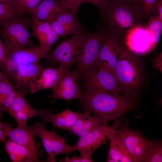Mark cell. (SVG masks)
<instances>
[{
    "label": "cell",
    "instance_id": "6da1fadb",
    "mask_svg": "<svg viewBox=\"0 0 162 162\" xmlns=\"http://www.w3.org/2000/svg\"><path fill=\"white\" fill-rule=\"evenodd\" d=\"M80 104L84 110L93 112L104 124L114 120L134 105V96L116 94L99 90L81 91Z\"/></svg>",
    "mask_w": 162,
    "mask_h": 162
},
{
    "label": "cell",
    "instance_id": "7a4b0ae2",
    "mask_svg": "<svg viewBox=\"0 0 162 162\" xmlns=\"http://www.w3.org/2000/svg\"><path fill=\"white\" fill-rule=\"evenodd\" d=\"M104 26L113 33L120 42H124L129 31L136 26H143L145 17L134 5L112 1L101 13Z\"/></svg>",
    "mask_w": 162,
    "mask_h": 162
},
{
    "label": "cell",
    "instance_id": "3957f363",
    "mask_svg": "<svg viewBox=\"0 0 162 162\" xmlns=\"http://www.w3.org/2000/svg\"><path fill=\"white\" fill-rule=\"evenodd\" d=\"M114 76L124 95L135 96L142 82L143 67L139 58L123 47L115 68Z\"/></svg>",
    "mask_w": 162,
    "mask_h": 162
},
{
    "label": "cell",
    "instance_id": "277c9868",
    "mask_svg": "<svg viewBox=\"0 0 162 162\" xmlns=\"http://www.w3.org/2000/svg\"><path fill=\"white\" fill-rule=\"evenodd\" d=\"M32 19L27 16H16L0 26V35L8 54L19 49L38 47L32 40Z\"/></svg>",
    "mask_w": 162,
    "mask_h": 162
},
{
    "label": "cell",
    "instance_id": "5b68a950",
    "mask_svg": "<svg viewBox=\"0 0 162 162\" xmlns=\"http://www.w3.org/2000/svg\"><path fill=\"white\" fill-rule=\"evenodd\" d=\"M89 32L86 28L62 41L53 51L47 53L45 62L50 67L57 63L59 66L70 68L77 62L82 45Z\"/></svg>",
    "mask_w": 162,
    "mask_h": 162
},
{
    "label": "cell",
    "instance_id": "8992f818",
    "mask_svg": "<svg viewBox=\"0 0 162 162\" xmlns=\"http://www.w3.org/2000/svg\"><path fill=\"white\" fill-rule=\"evenodd\" d=\"M101 27L94 32H90L82 45L77 61L76 70L78 76L83 78L96 68L103 35Z\"/></svg>",
    "mask_w": 162,
    "mask_h": 162
},
{
    "label": "cell",
    "instance_id": "52a82bcc",
    "mask_svg": "<svg viewBox=\"0 0 162 162\" xmlns=\"http://www.w3.org/2000/svg\"><path fill=\"white\" fill-rule=\"evenodd\" d=\"M43 67L39 62L18 64L7 58L1 69L3 74L12 80L18 90L29 88L31 83L40 76Z\"/></svg>",
    "mask_w": 162,
    "mask_h": 162
},
{
    "label": "cell",
    "instance_id": "ba28073f",
    "mask_svg": "<svg viewBox=\"0 0 162 162\" xmlns=\"http://www.w3.org/2000/svg\"><path fill=\"white\" fill-rule=\"evenodd\" d=\"M103 35L101 47L96 62V69H106L114 76L115 69L123 47L117 37L111 31L102 27Z\"/></svg>",
    "mask_w": 162,
    "mask_h": 162
},
{
    "label": "cell",
    "instance_id": "9c48e42d",
    "mask_svg": "<svg viewBox=\"0 0 162 162\" xmlns=\"http://www.w3.org/2000/svg\"><path fill=\"white\" fill-rule=\"evenodd\" d=\"M45 124L42 122L40 123L36 135L41 139L47 154V159L44 162H55L56 155L70 153L71 146L66 143L64 137L57 134L54 130L49 131L46 129Z\"/></svg>",
    "mask_w": 162,
    "mask_h": 162
},
{
    "label": "cell",
    "instance_id": "30bf717a",
    "mask_svg": "<svg viewBox=\"0 0 162 162\" xmlns=\"http://www.w3.org/2000/svg\"><path fill=\"white\" fill-rule=\"evenodd\" d=\"M83 79L85 89L99 90L116 94L122 93L114 75L104 68H97Z\"/></svg>",
    "mask_w": 162,
    "mask_h": 162
},
{
    "label": "cell",
    "instance_id": "8fae6325",
    "mask_svg": "<svg viewBox=\"0 0 162 162\" xmlns=\"http://www.w3.org/2000/svg\"><path fill=\"white\" fill-rule=\"evenodd\" d=\"M78 78L76 70L73 71L70 68L67 69L60 81L52 88V93L48 96L53 98L51 103L59 99L67 101L73 99H80L81 91L77 82Z\"/></svg>",
    "mask_w": 162,
    "mask_h": 162
},
{
    "label": "cell",
    "instance_id": "7c38bea8",
    "mask_svg": "<svg viewBox=\"0 0 162 162\" xmlns=\"http://www.w3.org/2000/svg\"><path fill=\"white\" fill-rule=\"evenodd\" d=\"M117 129L120 133L124 143L131 156L134 162H140L151 145L152 141L144 137L139 132L133 130L120 124Z\"/></svg>",
    "mask_w": 162,
    "mask_h": 162
},
{
    "label": "cell",
    "instance_id": "4fadbf2b",
    "mask_svg": "<svg viewBox=\"0 0 162 162\" xmlns=\"http://www.w3.org/2000/svg\"><path fill=\"white\" fill-rule=\"evenodd\" d=\"M29 90V88L17 90L9 113L14 118L19 126L27 125L28 120L34 116H40L45 110H36L30 105L25 98Z\"/></svg>",
    "mask_w": 162,
    "mask_h": 162
},
{
    "label": "cell",
    "instance_id": "5bb4252c",
    "mask_svg": "<svg viewBox=\"0 0 162 162\" xmlns=\"http://www.w3.org/2000/svg\"><path fill=\"white\" fill-rule=\"evenodd\" d=\"M113 126L102 125L80 137L77 142L71 146L70 151H86L93 153L99 147L104 144L109 139Z\"/></svg>",
    "mask_w": 162,
    "mask_h": 162
},
{
    "label": "cell",
    "instance_id": "9a60e30c",
    "mask_svg": "<svg viewBox=\"0 0 162 162\" xmlns=\"http://www.w3.org/2000/svg\"><path fill=\"white\" fill-rule=\"evenodd\" d=\"M40 123H34L32 126L27 125L11 128L7 132V137L14 142L29 148L40 158H44L41 145L36 144L35 136Z\"/></svg>",
    "mask_w": 162,
    "mask_h": 162
},
{
    "label": "cell",
    "instance_id": "2e32d148",
    "mask_svg": "<svg viewBox=\"0 0 162 162\" xmlns=\"http://www.w3.org/2000/svg\"><path fill=\"white\" fill-rule=\"evenodd\" d=\"M32 19V34L38 40V47L45 53H50L52 46L60 37L49 23Z\"/></svg>",
    "mask_w": 162,
    "mask_h": 162
},
{
    "label": "cell",
    "instance_id": "e0dca14e",
    "mask_svg": "<svg viewBox=\"0 0 162 162\" xmlns=\"http://www.w3.org/2000/svg\"><path fill=\"white\" fill-rule=\"evenodd\" d=\"M67 69L59 66L56 68L44 67L40 76L29 85L31 93L41 89L52 88L60 81Z\"/></svg>",
    "mask_w": 162,
    "mask_h": 162
},
{
    "label": "cell",
    "instance_id": "ac0fdd59",
    "mask_svg": "<svg viewBox=\"0 0 162 162\" xmlns=\"http://www.w3.org/2000/svg\"><path fill=\"white\" fill-rule=\"evenodd\" d=\"M50 24L60 37L75 34L86 28L79 21L76 14L70 11L58 15Z\"/></svg>",
    "mask_w": 162,
    "mask_h": 162
},
{
    "label": "cell",
    "instance_id": "d6986e66",
    "mask_svg": "<svg viewBox=\"0 0 162 162\" xmlns=\"http://www.w3.org/2000/svg\"><path fill=\"white\" fill-rule=\"evenodd\" d=\"M80 114L67 108L60 112L53 113L47 109L40 117L43 122H50L55 128L68 130L75 124Z\"/></svg>",
    "mask_w": 162,
    "mask_h": 162
},
{
    "label": "cell",
    "instance_id": "ffe728a7",
    "mask_svg": "<svg viewBox=\"0 0 162 162\" xmlns=\"http://www.w3.org/2000/svg\"><path fill=\"white\" fill-rule=\"evenodd\" d=\"M67 11H70L58 0H43L38 5L31 16L32 19L50 23L58 15Z\"/></svg>",
    "mask_w": 162,
    "mask_h": 162
},
{
    "label": "cell",
    "instance_id": "44dd1931",
    "mask_svg": "<svg viewBox=\"0 0 162 162\" xmlns=\"http://www.w3.org/2000/svg\"><path fill=\"white\" fill-rule=\"evenodd\" d=\"M4 150L13 162H38L40 157L27 148L8 139L4 142Z\"/></svg>",
    "mask_w": 162,
    "mask_h": 162
},
{
    "label": "cell",
    "instance_id": "7402d4cb",
    "mask_svg": "<svg viewBox=\"0 0 162 162\" xmlns=\"http://www.w3.org/2000/svg\"><path fill=\"white\" fill-rule=\"evenodd\" d=\"M91 113L87 110H84L75 124L68 130L80 137L97 127L104 125L99 118L95 115L91 116Z\"/></svg>",
    "mask_w": 162,
    "mask_h": 162
},
{
    "label": "cell",
    "instance_id": "603a6c76",
    "mask_svg": "<svg viewBox=\"0 0 162 162\" xmlns=\"http://www.w3.org/2000/svg\"><path fill=\"white\" fill-rule=\"evenodd\" d=\"M124 43L128 46L129 49L134 51L136 46L137 52L138 46H144L149 50H153L150 36L149 32L145 28L144 26H136L131 29L128 32L124 40Z\"/></svg>",
    "mask_w": 162,
    "mask_h": 162
},
{
    "label": "cell",
    "instance_id": "cb8c5ba5",
    "mask_svg": "<svg viewBox=\"0 0 162 162\" xmlns=\"http://www.w3.org/2000/svg\"><path fill=\"white\" fill-rule=\"evenodd\" d=\"M47 53L38 47L26 48L16 50L8 54V58L16 64H29L39 62L42 58H45Z\"/></svg>",
    "mask_w": 162,
    "mask_h": 162
},
{
    "label": "cell",
    "instance_id": "d4e9b609",
    "mask_svg": "<svg viewBox=\"0 0 162 162\" xmlns=\"http://www.w3.org/2000/svg\"><path fill=\"white\" fill-rule=\"evenodd\" d=\"M17 91L10 79L3 74L0 82V118L2 117L3 112L9 113Z\"/></svg>",
    "mask_w": 162,
    "mask_h": 162
},
{
    "label": "cell",
    "instance_id": "484cf974",
    "mask_svg": "<svg viewBox=\"0 0 162 162\" xmlns=\"http://www.w3.org/2000/svg\"><path fill=\"white\" fill-rule=\"evenodd\" d=\"M113 129L109 136L110 148L107 161L119 162L120 154L123 140L116 128V123L113 126Z\"/></svg>",
    "mask_w": 162,
    "mask_h": 162
},
{
    "label": "cell",
    "instance_id": "4316f807",
    "mask_svg": "<svg viewBox=\"0 0 162 162\" xmlns=\"http://www.w3.org/2000/svg\"><path fill=\"white\" fill-rule=\"evenodd\" d=\"M42 0H13L11 4L19 16H31Z\"/></svg>",
    "mask_w": 162,
    "mask_h": 162
},
{
    "label": "cell",
    "instance_id": "83f0119b",
    "mask_svg": "<svg viewBox=\"0 0 162 162\" xmlns=\"http://www.w3.org/2000/svg\"><path fill=\"white\" fill-rule=\"evenodd\" d=\"M149 32L153 49L159 41L162 30V20L157 14L150 17L145 26Z\"/></svg>",
    "mask_w": 162,
    "mask_h": 162
},
{
    "label": "cell",
    "instance_id": "f1b7e54d",
    "mask_svg": "<svg viewBox=\"0 0 162 162\" xmlns=\"http://www.w3.org/2000/svg\"><path fill=\"white\" fill-rule=\"evenodd\" d=\"M162 144L161 141H152L150 146L144 155L141 162H161Z\"/></svg>",
    "mask_w": 162,
    "mask_h": 162
},
{
    "label": "cell",
    "instance_id": "f546056e",
    "mask_svg": "<svg viewBox=\"0 0 162 162\" xmlns=\"http://www.w3.org/2000/svg\"><path fill=\"white\" fill-rule=\"evenodd\" d=\"M158 0H136L135 6L145 17L150 16L155 10Z\"/></svg>",
    "mask_w": 162,
    "mask_h": 162
},
{
    "label": "cell",
    "instance_id": "4dcf8cb0",
    "mask_svg": "<svg viewBox=\"0 0 162 162\" xmlns=\"http://www.w3.org/2000/svg\"><path fill=\"white\" fill-rule=\"evenodd\" d=\"M16 16L15 10L11 3L0 2V26Z\"/></svg>",
    "mask_w": 162,
    "mask_h": 162
},
{
    "label": "cell",
    "instance_id": "1f68e13d",
    "mask_svg": "<svg viewBox=\"0 0 162 162\" xmlns=\"http://www.w3.org/2000/svg\"><path fill=\"white\" fill-rule=\"evenodd\" d=\"M62 4L70 12L76 14L79 8L82 4L88 3V0H59Z\"/></svg>",
    "mask_w": 162,
    "mask_h": 162
},
{
    "label": "cell",
    "instance_id": "d6a6232c",
    "mask_svg": "<svg viewBox=\"0 0 162 162\" xmlns=\"http://www.w3.org/2000/svg\"><path fill=\"white\" fill-rule=\"evenodd\" d=\"M13 126L11 123L7 124L0 120V142H4L6 140L7 133Z\"/></svg>",
    "mask_w": 162,
    "mask_h": 162
},
{
    "label": "cell",
    "instance_id": "836d02e7",
    "mask_svg": "<svg viewBox=\"0 0 162 162\" xmlns=\"http://www.w3.org/2000/svg\"><path fill=\"white\" fill-rule=\"evenodd\" d=\"M89 3L94 5L101 13L104 11L110 3L109 0H88Z\"/></svg>",
    "mask_w": 162,
    "mask_h": 162
},
{
    "label": "cell",
    "instance_id": "e575fe53",
    "mask_svg": "<svg viewBox=\"0 0 162 162\" xmlns=\"http://www.w3.org/2000/svg\"><path fill=\"white\" fill-rule=\"evenodd\" d=\"M8 54L6 50L4 43L1 40L0 37V69L6 62Z\"/></svg>",
    "mask_w": 162,
    "mask_h": 162
},
{
    "label": "cell",
    "instance_id": "d590c367",
    "mask_svg": "<svg viewBox=\"0 0 162 162\" xmlns=\"http://www.w3.org/2000/svg\"><path fill=\"white\" fill-rule=\"evenodd\" d=\"M80 155L79 156L80 162H92L93 160L91 159L92 153L86 151L79 152Z\"/></svg>",
    "mask_w": 162,
    "mask_h": 162
},
{
    "label": "cell",
    "instance_id": "8d00e7d4",
    "mask_svg": "<svg viewBox=\"0 0 162 162\" xmlns=\"http://www.w3.org/2000/svg\"><path fill=\"white\" fill-rule=\"evenodd\" d=\"M162 58L161 52L158 56L152 60L153 62V66L162 72Z\"/></svg>",
    "mask_w": 162,
    "mask_h": 162
},
{
    "label": "cell",
    "instance_id": "74e56055",
    "mask_svg": "<svg viewBox=\"0 0 162 162\" xmlns=\"http://www.w3.org/2000/svg\"><path fill=\"white\" fill-rule=\"evenodd\" d=\"M155 10L156 11L157 15L162 20V0H158L157 1L155 6Z\"/></svg>",
    "mask_w": 162,
    "mask_h": 162
},
{
    "label": "cell",
    "instance_id": "f35d334b",
    "mask_svg": "<svg viewBox=\"0 0 162 162\" xmlns=\"http://www.w3.org/2000/svg\"><path fill=\"white\" fill-rule=\"evenodd\" d=\"M61 161L64 162H80L79 157L77 156H74L71 158L66 156L65 158L62 160Z\"/></svg>",
    "mask_w": 162,
    "mask_h": 162
},
{
    "label": "cell",
    "instance_id": "ab89813d",
    "mask_svg": "<svg viewBox=\"0 0 162 162\" xmlns=\"http://www.w3.org/2000/svg\"><path fill=\"white\" fill-rule=\"evenodd\" d=\"M112 1L123 2H127L130 4L134 5L135 6L136 0H110V1Z\"/></svg>",
    "mask_w": 162,
    "mask_h": 162
},
{
    "label": "cell",
    "instance_id": "60d3db41",
    "mask_svg": "<svg viewBox=\"0 0 162 162\" xmlns=\"http://www.w3.org/2000/svg\"><path fill=\"white\" fill-rule=\"evenodd\" d=\"M13 0H0V2L11 3Z\"/></svg>",
    "mask_w": 162,
    "mask_h": 162
},
{
    "label": "cell",
    "instance_id": "b9f144b4",
    "mask_svg": "<svg viewBox=\"0 0 162 162\" xmlns=\"http://www.w3.org/2000/svg\"><path fill=\"white\" fill-rule=\"evenodd\" d=\"M109 1H110V0H109Z\"/></svg>",
    "mask_w": 162,
    "mask_h": 162
},
{
    "label": "cell",
    "instance_id": "7bdbcfd3",
    "mask_svg": "<svg viewBox=\"0 0 162 162\" xmlns=\"http://www.w3.org/2000/svg\"></svg>",
    "mask_w": 162,
    "mask_h": 162
}]
</instances>
